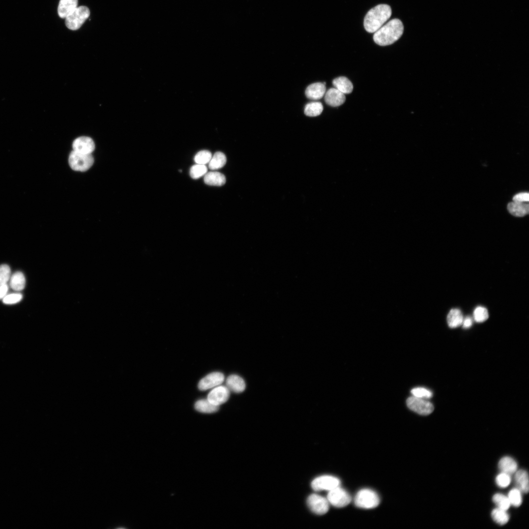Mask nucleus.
Wrapping results in <instances>:
<instances>
[{"instance_id":"obj_1","label":"nucleus","mask_w":529,"mask_h":529,"mask_svg":"<svg viewBox=\"0 0 529 529\" xmlns=\"http://www.w3.org/2000/svg\"><path fill=\"white\" fill-rule=\"evenodd\" d=\"M403 32L404 26L402 22L398 19H394L375 33L374 40L380 46L390 45L398 40Z\"/></svg>"},{"instance_id":"obj_2","label":"nucleus","mask_w":529,"mask_h":529,"mask_svg":"<svg viewBox=\"0 0 529 529\" xmlns=\"http://www.w3.org/2000/svg\"><path fill=\"white\" fill-rule=\"evenodd\" d=\"M392 14L391 8L387 5H379L373 8L365 18V30L370 33H376L390 19Z\"/></svg>"},{"instance_id":"obj_3","label":"nucleus","mask_w":529,"mask_h":529,"mask_svg":"<svg viewBox=\"0 0 529 529\" xmlns=\"http://www.w3.org/2000/svg\"><path fill=\"white\" fill-rule=\"evenodd\" d=\"M94 159L92 154H84L73 151L69 157V164L75 171H85L94 165Z\"/></svg>"},{"instance_id":"obj_4","label":"nucleus","mask_w":529,"mask_h":529,"mask_svg":"<svg viewBox=\"0 0 529 529\" xmlns=\"http://www.w3.org/2000/svg\"><path fill=\"white\" fill-rule=\"evenodd\" d=\"M355 503L356 506L360 508L374 509L379 505L380 498L375 491L370 489H363L357 493Z\"/></svg>"},{"instance_id":"obj_5","label":"nucleus","mask_w":529,"mask_h":529,"mask_svg":"<svg viewBox=\"0 0 529 529\" xmlns=\"http://www.w3.org/2000/svg\"><path fill=\"white\" fill-rule=\"evenodd\" d=\"M90 11L87 7H77L65 19L66 27L72 31L77 30L90 17Z\"/></svg>"},{"instance_id":"obj_6","label":"nucleus","mask_w":529,"mask_h":529,"mask_svg":"<svg viewBox=\"0 0 529 529\" xmlns=\"http://www.w3.org/2000/svg\"><path fill=\"white\" fill-rule=\"evenodd\" d=\"M327 499L330 504L336 508H343L351 501L349 494L340 486L328 491Z\"/></svg>"},{"instance_id":"obj_7","label":"nucleus","mask_w":529,"mask_h":529,"mask_svg":"<svg viewBox=\"0 0 529 529\" xmlns=\"http://www.w3.org/2000/svg\"><path fill=\"white\" fill-rule=\"evenodd\" d=\"M407 405L410 410L423 416L431 414L434 410V406L430 402L414 396L408 398Z\"/></svg>"},{"instance_id":"obj_8","label":"nucleus","mask_w":529,"mask_h":529,"mask_svg":"<svg viewBox=\"0 0 529 529\" xmlns=\"http://www.w3.org/2000/svg\"><path fill=\"white\" fill-rule=\"evenodd\" d=\"M340 480L333 476L323 475L315 479L311 483L312 489L316 491H330L340 486Z\"/></svg>"},{"instance_id":"obj_9","label":"nucleus","mask_w":529,"mask_h":529,"mask_svg":"<svg viewBox=\"0 0 529 529\" xmlns=\"http://www.w3.org/2000/svg\"><path fill=\"white\" fill-rule=\"evenodd\" d=\"M307 503L311 510L318 515L324 514L329 509L330 504L327 498L318 494L310 495L307 499Z\"/></svg>"},{"instance_id":"obj_10","label":"nucleus","mask_w":529,"mask_h":529,"mask_svg":"<svg viewBox=\"0 0 529 529\" xmlns=\"http://www.w3.org/2000/svg\"><path fill=\"white\" fill-rule=\"evenodd\" d=\"M230 397V391L226 386H217L208 395V400L211 404L219 406L226 403Z\"/></svg>"},{"instance_id":"obj_11","label":"nucleus","mask_w":529,"mask_h":529,"mask_svg":"<svg viewBox=\"0 0 529 529\" xmlns=\"http://www.w3.org/2000/svg\"><path fill=\"white\" fill-rule=\"evenodd\" d=\"M225 380L224 375L219 372H214L203 378L199 383L200 390L204 391L220 386Z\"/></svg>"},{"instance_id":"obj_12","label":"nucleus","mask_w":529,"mask_h":529,"mask_svg":"<svg viewBox=\"0 0 529 529\" xmlns=\"http://www.w3.org/2000/svg\"><path fill=\"white\" fill-rule=\"evenodd\" d=\"M73 151L84 154H92L95 149L94 140L88 137H80L73 143Z\"/></svg>"},{"instance_id":"obj_13","label":"nucleus","mask_w":529,"mask_h":529,"mask_svg":"<svg viewBox=\"0 0 529 529\" xmlns=\"http://www.w3.org/2000/svg\"><path fill=\"white\" fill-rule=\"evenodd\" d=\"M346 98L343 94L335 88H331L324 95L326 103L332 107H337L343 104Z\"/></svg>"},{"instance_id":"obj_14","label":"nucleus","mask_w":529,"mask_h":529,"mask_svg":"<svg viewBox=\"0 0 529 529\" xmlns=\"http://www.w3.org/2000/svg\"><path fill=\"white\" fill-rule=\"evenodd\" d=\"M325 93V83L321 82H316L309 85L305 91L307 98L313 100L321 99Z\"/></svg>"},{"instance_id":"obj_15","label":"nucleus","mask_w":529,"mask_h":529,"mask_svg":"<svg viewBox=\"0 0 529 529\" xmlns=\"http://www.w3.org/2000/svg\"><path fill=\"white\" fill-rule=\"evenodd\" d=\"M514 481L516 488L523 493H527L529 491V480L528 472L523 470H517L514 473Z\"/></svg>"},{"instance_id":"obj_16","label":"nucleus","mask_w":529,"mask_h":529,"mask_svg":"<svg viewBox=\"0 0 529 529\" xmlns=\"http://www.w3.org/2000/svg\"><path fill=\"white\" fill-rule=\"evenodd\" d=\"M78 0H60L58 14L61 19H66L77 7Z\"/></svg>"},{"instance_id":"obj_17","label":"nucleus","mask_w":529,"mask_h":529,"mask_svg":"<svg viewBox=\"0 0 529 529\" xmlns=\"http://www.w3.org/2000/svg\"><path fill=\"white\" fill-rule=\"evenodd\" d=\"M227 388L235 393L243 392L246 389V383L244 380L237 375H231L226 380Z\"/></svg>"},{"instance_id":"obj_18","label":"nucleus","mask_w":529,"mask_h":529,"mask_svg":"<svg viewBox=\"0 0 529 529\" xmlns=\"http://www.w3.org/2000/svg\"><path fill=\"white\" fill-rule=\"evenodd\" d=\"M204 182L210 186L222 187L226 183L225 176L218 171H210L205 175Z\"/></svg>"},{"instance_id":"obj_19","label":"nucleus","mask_w":529,"mask_h":529,"mask_svg":"<svg viewBox=\"0 0 529 529\" xmlns=\"http://www.w3.org/2000/svg\"><path fill=\"white\" fill-rule=\"evenodd\" d=\"M509 213L517 217H522L529 214V206L528 203L513 202L509 203L507 207Z\"/></svg>"},{"instance_id":"obj_20","label":"nucleus","mask_w":529,"mask_h":529,"mask_svg":"<svg viewBox=\"0 0 529 529\" xmlns=\"http://www.w3.org/2000/svg\"><path fill=\"white\" fill-rule=\"evenodd\" d=\"M332 83L337 90L344 94H349L354 90V86L352 82L345 76L336 78L333 80Z\"/></svg>"},{"instance_id":"obj_21","label":"nucleus","mask_w":529,"mask_h":529,"mask_svg":"<svg viewBox=\"0 0 529 529\" xmlns=\"http://www.w3.org/2000/svg\"><path fill=\"white\" fill-rule=\"evenodd\" d=\"M498 468L501 472L511 475L517 471L518 465L511 457L505 456L499 462Z\"/></svg>"},{"instance_id":"obj_22","label":"nucleus","mask_w":529,"mask_h":529,"mask_svg":"<svg viewBox=\"0 0 529 529\" xmlns=\"http://www.w3.org/2000/svg\"><path fill=\"white\" fill-rule=\"evenodd\" d=\"M447 320L449 326L452 328H455L462 325L464 318L459 309H453L449 313Z\"/></svg>"},{"instance_id":"obj_23","label":"nucleus","mask_w":529,"mask_h":529,"mask_svg":"<svg viewBox=\"0 0 529 529\" xmlns=\"http://www.w3.org/2000/svg\"><path fill=\"white\" fill-rule=\"evenodd\" d=\"M25 285L26 279L22 273L17 272L11 276L10 286L15 291H22L25 288Z\"/></svg>"},{"instance_id":"obj_24","label":"nucleus","mask_w":529,"mask_h":529,"mask_svg":"<svg viewBox=\"0 0 529 529\" xmlns=\"http://www.w3.org/2000/svg\"><path fill=\"white\" fill-rule=\"evenodd\" d=\"M195 408L198 412L206 414L214 413L219 409V406L211 404L208 399L197 401L195 403Z\"/></svg>"},{"instance_id":"obj_25","label":"nucleus","mask_w":529,"mask_h":529,"mask_svg":"<svg viewBox=\"0 0 529 529\" xmlns=\"http://www.w3.org/2000/svg\"><path fill=\"white\" fill-rule=\"evenodd\" d=\"M227 157L222 152H217L212 156L209 162V168L211 170H216L223 168L227 163Z\"/></svg>"},{"instance_id":"obj_26","label":"nucleus","mask_w":529,"mask_h":529,"mask_svg":"<svg viewBox=\"0 0 529 529\" xmlns=\"http://www.w3.org/2000/svg\"><path fill=\"white\" fill-rule=\"evenodd\" d=\"M491 517L494 521L500 525L506 524L510 519V515L507 512V510L498 508L494 509L492 511Z\"/></svg>"},{"instance_id":"obj_27","label":"nucleus","mask_w":529,"mask_h":529,"mask_svg":"<svg viewBox=\"0 0 529 529\" xmlns=\"http://www.w3.org/2000/svg\"><path fill=\"white\" fill-rule=\"evenodd\" d=\"M322 104L320 102H311L307 104L304 108L305 114L309 117H316L321 115L323 111Z\"/></svg>"},{"instance_id":"obj_28","label":"nucleus","mask_w":529,"mask_h":529,"mask_svg":"<svg viewBox=\"0 0 529 529\" xmlns=\"http://www.w3.org/2000/svg\"><path fill=\"white\" fill-rule=\"evenodd\" d=\"M522 492L517 488L511 489L507 495L511 506L518 507L522 503Z\"/></svg>"},{"instance_id":"obj_29","label":"nucleus","mask_w":529,"mask_h":529,"mask_svg":"<svg viewBox=\"0 0 529 529\" xmlns=\"http://www.w3.org/2000/svg\"><path fill=\"white\" fill-rule=\"evenodd\" d=\"M492 500L497 508L505 510H508L511 506L508 496L501 493L494 495Z\"/></svg>"},{"instance_id":"obj_30","label":"nucleus","mask_w":529,"mask_h":529,"mask_svg":"<svg viewBox=\"0 0 529 529\" xmlns=\"http://www.w3.org/2000/svg\"><path fill=\"white\" fill-rule=\"evenodd\" d=\"M208 171V169L206 165L197 164L191 168L190 174L192 179L197 180L205 176Z\"/></svg>"},{"instance_id":"obj_31","label":"nucleus","mask_w":529,"mask_h":529,"mask_svg":"<svg viewBox=\"0 0 529 529\" xmlns=\"http://www.w3.org/2000/svg\"><path fill=\"white\" fill-rule=\"evenodd\" d=\"M212 157L210 151L207 150L201 151L198 152L194 157L196 164L206 165L209 163Z\"/></svg>"},{"instance_id":"obj_32","label":"nucleus","mask_w":529,"mask_h":529,"mask_svg":"<svg viewBox=\"0 0 529 529\" xmlns=\"http://www.w3.org/2000/svg\"><path fill=\"white\" fill-rule=\"evenodd\" d=\"M11 277V270L8 264L0 265V285L7 284Z\"/></svg>"},{"instance_id":"obj_33","label":"nucleus","mask_w":529,"mask_h":529,"mask_svg":"<svg viewBox=\"0 0 529 529\" xmlns=\"http://www.w3.org/2000/svg\"><path fill=\"white\" fill-rule=\"evenodd\" d=\"M495 482L499 487L506 488L511 483V475L501 472L496 476Z\"/></svg>"},{"instance_id":"obj_34","label":"nucleus","mask_w":529,"mask_h":529,"mask_svg":"<svg viewBox=\"0 0 529 529\" xmlns=\"http://www.w3.org/2000/svg\"><path fill=\"white\" fill-rule=\"evenodd\" d=\"M474 318L477 322H483L489 318L488 310L483 307H477L474 311Z\"/></svg>"},{"instance_id":"obj_35","label":"nucleus","mask_w":529,"mask_h":529,"mask_svg":"<svg viewBox=\"0 0 529 529\" xmlns=\"http://www.w3.org/2000/svg\"><path fill=\"white\" fill-rule=\"evenodd\" d=\"M411 393L414 397L425 399H430L433 397L432 392L424 388H414L411 391Z\"/></svg>"},{"instance_id":"obj_36","label":"nucleus","mask_w":529,"mask_h":529,"mask_svg":"<svg viewBox=\"0 0 529 529\" xmlns=\"http://www.w3.org/2000/svg\"><path fill=\"white\" fill-rule=\"evenodd\" d=\"M23 298L21 294L15 293L7 295L3 299V302L6 304H14L20 302Z\"/></svg>"},{"instance_id":"obj_37","label":"nucleus","mask_w":529,"mask_h":529,"mask_svg":"<svg viewBox=\"0 0 529 529\" xmlns=\"http://www.w3.org/2000/svg\"><path fill=\"white\" fill-rule=\"evenodd\" d=\"M529 201V194L528 193H520L515 195L513 198V201L519 203H526Z\"/></svg>"},{"instance_id":"obj_38","label":"nucleus","mask_w":529,"mask_h":529,"mask_svg":"<svg viewBox=\"0 0 529 529\" xmlns=\"http://www.w3.org/2000/svg\"><path fill=\"white\" fill-rule=\"evenodd\" d=\"M8 290L7 284L0 285V299H3L7 295Z\"/></svg>"},{"instance_id":"obj_39","label":"nucleus","mask_w":529,"mask_h":529,"mask_svg":"<svg viewBox=\"0 0 529 529\" xmlns=\"http://www.w3.org/2000/svg\"><path fill=\"white\" fill-rule=\"evenodd\" d=\"M472 320L471 317H467L464 320L462 323L463 327L465 329H469L472 325Z\"/></svg>"}]
</instances>
